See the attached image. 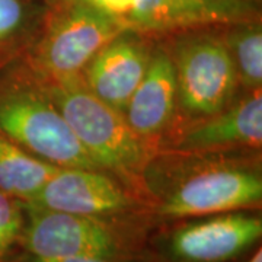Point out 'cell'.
Listing matches in <instances>:
<instances>
[{
    "mask_svg": "<svg viewBox=\"0 0 262 262\" xmlns=\"http://www.w3.org/2000/svg\"><path fill=\"white\" fill-rule=\"evenodd\" d=\"M50 0H0V66L46 25Z\"/></svg>",
    "mask_w": 262,
    "mask_h": 262,
    "instance_id": "obj_14",
    "label": "cell"
},
{
    "mask_svg": "<svg viewBox=\"0 0 262 262\" xmlns=\"http://www.w3.org/2000/svg\"><path fill=\"white\" fill-rule=\"evenodd\" d=\"M0 133L58 168H99L48 96L25 91L0 95Z\"/></svg>",
    "mask_w": 262,
    "mask_h": 262,
    "instance_id": "obj_3",
    "label": "cell"
},
{
    "mask_svg": "<svg viewBox=\"0 0 262 262\" xmlns=\"http://www.w3.org/2000/svg\"><path fill=\"white\" fill-rule=\"evenodd\" d=\"M169 234L172 262H230L261 241L262 219L249 210L195 217Z\"/></svg>",
    "mask_w": 262,
    "mask_h": 262,
    "instance_id": "obj_8",
    "label": "cell"
},
{
    "mask_svg": "<svg viewBox=\"0 0 262 262\" xmlns=\"http://www.w3.org/2000/svg\"><path fill=\"white\" fill-rule=\"evenodd\" d=\"M24 226V203L0 191V262L5 261L13 246L22 241Z\"/></svg>",
    "mask_w": 262,
    "mask_h": 262,
    "instance_id": "obj_16",
    "label": "cell"
},
{
    "mask_svg": "<svg viewBox=\"0 0 262 262\" xmlns=\"http://www.w3.org/2000/svg\"><path fill=\"white\" fill-rule=\"evenodd\" d=\"M177 91L175 64L170 57L159 53L150 58L146 73L125 105V120L141 137L158 134L170 120Z\"/></svg>",
    "mask_w": 262,
    "mask_h": 262,
    "instance_id": "obj_11",
    "label": "cell"
},
{
    "mask_svg": "<svg viewBox=\"0 0 262 262\" xmlns=\"http://www.w3.org/2000/svg\"><path fill=\"white\" fill-rule=\"evenodd\" d=\"M29 262H124V258H113V256H69V258H34L31 256Z\"/></svg>",
    "mask_w": 262,
    "mask_h": 262,
    "instance_id": "obj_17",
    "label": "cell"
},
{
    "mask_svg": "<svg viewBox=\"0 0 262 262\" xmlns=\"http://www.w3.org/2000/svg\"><path fill=\"white\" fill-rule=\"evenodd\" d=\"M25 206L22 244L34 258L113 256L122 258L124 241L103 219Z\"/></svg>",
    "mask_w": 262,
    "mask_h": 262,
    "instance_id": "obj_5",
    "label": "cell"
},
{
    "mask_svg": "<svg viewBox=\"0 0 262 262\" xmlns=\"http://www.w3.org/2000/svg\"><path fill=\"white\" fill-rule=\"evenodd\" d=\"M179 101L188 113L214 115L233 94L237 70L226 41L203 35L188 41L173 61Z\"/></svg>",
    "mask_w": 262,
    "mask_h": 262,
    "instance_id": "obj_6",
    "label": "cell"
},
{
    "mask_svg": "<svg viewBox=\"0 0 262 262\" xmlns=\"http://www.w3.org/2000/svg\"><path fill=\"white\" fill-rule=\"evenodd\" d=\"M262 179L245 169H207L181 182L156 213L168 219H195L261 206Z\"/></svg>",
    "mask_w": 262,
    "mask_h": 262,
    "instance_id": "obj_7",
    "label": "cell"
},
{
    "mask_svg": "<svg viewBox=\"0 0 262 262\" xmlns=\"http://www.w3.org/2000/svg\"><path fill=\"white\" fill-rule=\"evenodd\" d=\"M31 204L108 220L136 206L134 198L98 169L60 168Z\"/></svg>",
    "mask_w": 262,
    "mask_h": 262,
    "instance_id": "obj_9",
    "label": "cell"
},
{
    "mask_svg": "<svg viewBox=\"0 0 262 262\" xmlns=\"http://www.w3.org/2000/svg\"><path fill=\"white\" fill-rule=\"evenodd\" d=\"M58 169L0 133V191L5 194L29 203Z\"/></svg>",
    "mask_w": 262,
    "mask_h": 262,
    "instance_id": "obj_13",
    "label": "cell"
},
{
    "mask_svg": "<svg viewBox=\"0 0 262 262\" xmlns=\"http://www.w3.org/2000/svg\"><path fill=\"white\" fill-rule=\"evenodd\" d=\"M133 32H122L86 66V88L103 102L124 113L141 82L150 58Z\"/></svg>",
    "mask_w": 262,
    "mask_h": 262,
    "instance_id": "obj_10",
    "label": "cell"
},
{
    "mask_svg": "<svg viewBox=\"0 0 262 262\" xmlns=\"http://www.w3.org/2000/svg\"><path fill=\"white\" fill-rule=\"evenodd\" d=\"M82 3L133 34L233 27L261 18L259 0H70Z\"/></svg>",
    "mask_w": 262,
    "mask_h": 262,
    "instance_id": "obj_2",
    "label": "cell"
},
{
    "mask_svg": "<svg viewBox=\"0 0 262 262\" xmlns=\"http://www.w3.org/2000/svg\"><path fill=\"white\" fill-rule=\"evenodd\" d=\"M227 46L233 57L237 77L253 89H261L262 32L259 20L232 27Z\"/></svg>",
    "mask_w": 262,
    "mask_h": 262,
    "instance_id": "obj_15",
    "label": "cell"
},
{
    "mask_svg": "<svg viewBox=\"0 0 262 262\" xmlns=\"http://www.w3.org/2000/svg\"><path fill=\"white\" fill-rule=\"evenodd\" d=\"M246 262H262L261 248H258V249L251 255V258H249V259H246Z\"/></svg>",
    "mask_w": 262,
    "mask_h": 262,
    "instance_id": "obj_18",
    "label": "cell"
},
{
    "mask_svg": "<svg viewBox=\"0 0 262 262\" xmlns=\"http://www.w3.org/2000/svg\"><path fill=\"white\" fill-rule=\"evenodd\" d=\"M47 96L99 168L128 173L143 163L146 153L141 137L133 131L121 111L79 84L76 77L54 82Z\"/></svg>",
    "mask_w": 262,
    "mask_h": 262,
    "instance_id": "obj_1",
    "label": "cell"
},
{
    "mask_svg": "<svg viewBox=\"0 0 262 262\" xmlns=\"http://www.w3.org/2000/svg\"><path fill=\"white\" fill-rule=\"evenodd\" d=\"M262 141L261 89L251 98L236 103L225 113L214 114L210 121L188 130L179 141L178 149L185 151H207L236 146L256 147Z\"/></svg>",
    "mask_w": 262,
    "mask_h": 262,
    "instance_id": "obj_12",
    "label": "cell"
},
{
    "mask_svg": "<svg viewBox=\"0 0 262 262\" xmlns=\"http://www.w3.org/2000/svg\"><path fill=\"white\" fill-rule=\"evenodd\" d=\"M50 2L37 61L54 82L76 77L99 50L125 32L86 5L70 0Z\"/></svg>",
    "mask_w": 262,
    "mask_h": 262,
    "instance_id": "obj_4",
    "label": "cell"
}]
</instances>
